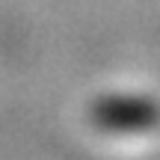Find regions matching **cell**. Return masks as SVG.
I'll use <instances>...</instances> for the list:
<instances>
[{
	"mask_svg": "<svg viewBox=\"0 0 160 160\" xmlns=\"http://www.w3.org/2000/svg\"><path fill=\"white\" fill-rule=\"evenodd\" d=\"M92 122L104 131H148L160 122V107L142 95H110L92 107Z\"/></svg>",
	"mask_w": 160,
	"mask_h": 160,
	"instance_id": "obj_1",
	"label": "cell"
}]
</instances>
